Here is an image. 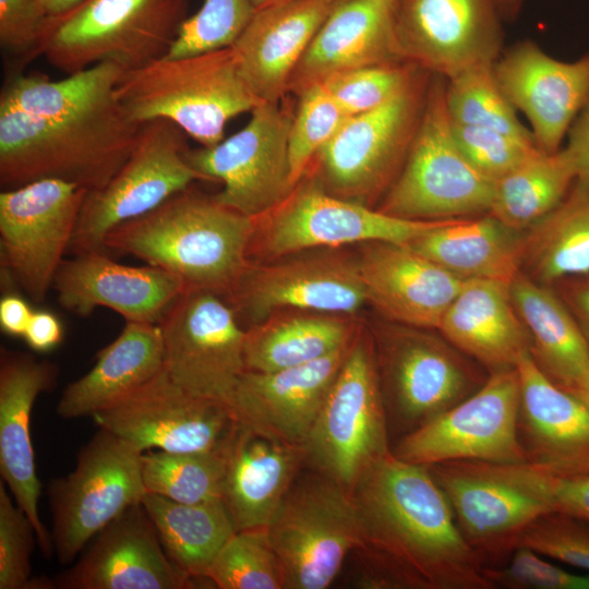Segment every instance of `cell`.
<instances>
[{
    "label": "cell",
    "mask_w": 589,
    "mask_h": 589,
    "mask_svg": "<svg viewBox=\"0 0 589 589\" xmlns=\"http://www.w3.org/2000/svg\"><path fill=\"white\" fill-rule=\"evenodd\" d=\"M517 436L526 461L558 474L589 471V408L550 381L529 352L517 362Z\"/></svg>",
    "instance_id": "83f0119b"
},
{
    "label": "cell",
    "mask_w": 589,
    "mask_h": 589,
    "mask_svg": "<svg viewBox=\"0 0 589 589\" xmlns=\"http://www.w3.org/2000/svg\"><path fill=\"white\" fill-rule=\"evenodd\" d=\"M225 459L221 501L241 531L269 526L306 462V452L238 424Z\"/></svg>",
    "instance_id": "4dcf8cb0"
},
{
    "label": "cell",
    "mask_w": 589,
    "mask_h": 589,
    "mask_svg": "<svg viewBox=\"0 0 589 589\" xmlns=\"http://www.w3.org/2000/svg\"><path fill=\"white\" fill-rule=\"evenodd\" d=\"M206 579L219 589H285V574L267 528L237 531L213 561Z\"/></svg>",
    "instance_id": "7bdbcfd3"
},
{
    "label": "cell",
    "mask_w": 589,
    "mask_h": 589,
    "mask_svg": "<svg viewBox=\"0 0 589 589\" xmlns=\"http://www.w3.org/2000/svg\"><path fill=\"white\" fill-rule=\"evenodd\" d=\"M446 79L431 73L422 116L404 166L378 211L407 220L438 221L489 214L494 181L458 147L445 100Z\"/></svg>",
    "instance_id": "8992f818"
},
{
    "label": "cell",
    "mask_w": 589,
    "mask_h": 589,
    "mask_svg": "<svg viewBox=\"0 0 589 589\" xmlns=\"http://www.w3.org/2000/svg\"><path fill=\"white\" fill-rule=\"evenodd\" d=\"M503 21L513 22L522 8L524 0H494Z\"/></svg>",
    "instance_id": "680465c9"
},
{
    "label": "cell",
    "mask_w": 589,
    "mask_h": 589,
    "mask_svg": "<svg viewBox=\"0 0 589 589\" xmlns=\"http://www.w3.org/2000/svg\"><path fill=\"white\" fill-rule=\"evenodd\" d=\"M350 344L306 364L272 372L247 370L227 404L237 423L304 446Z\"/></svg>",
    "instance_id": "484cf974"
},
{
    "label": "cell",
    "mask_w": 589,
    "mask_h": 589,
    "mask_svg": "<svg viewBox=\"0 0 589 589\" xmlns=\"http://www.w3.org/2000/svg\"><path fill=\"white\" fill-rule=\"evenodd\" d=\"M576 179L564 147L554 153L538 149L495 181L489 214L525 231L560 204Z\"/></svg>",
    "instance_id": "ab89813d"
},
{
    "label": "cell",
    "mask_w": 589,
    "mask_h": 589,
    "mask_svg": "<svg viewBox=\"0 0 589 589\" xmlns=\"http://www.w3.org/2000/svg\"><path fill=\"white\" fill-rule=\"evenodd\" d=\"M428 467L483 567L503 565L519 546L526 528L550 512L541 501L483 471L476 460Z\"/></svg>",
    "instance_id": "44dd1931"
},
{
    "label": "cell",
    "mask_w": 589,
    "mask_h": 589,
    "mask_svg": "<svg viewBox=\"0 0 589 589\" xmlns=\"http://www.w3.org/2000/svg\"><path fill=\"white\" fill-rule=\"evenodd\" d=\"M255 218L191 187L115 227L106 252L129 254L179 277L187 287L226 297L250 265Z\"/></svg>",
    "instance_id": "7a4b0ae2"
},
{
    "label": "cell",
    "mask_w": 589,
    "mask_h": 589,
    "mask_svg": "<svg viewBox=\"0 0 589 589\" xmlns=\"http://www.w3.org/2000/svg\"><path fill=\"white\" fill-rule=\"evenodd\" d=\"M329 250L250 263L225 298L252 325L284 310L354 314L366 303L357 259Z\"/></svg>",
    "instance_id": "d6986e66"
},
{
    "label": "cell",
    "mask_w": 589,
    "mask_h": 589,
    "mask_svg": "<svg viewBox=\"0 0 589 589\" xmlns=\"http://www.w3.org/2000/svg\"><path fill=\"white\" fill-rule=\"evenodd\" d=\"M306 462L352 493L392 452L376 351L359 332L304 443Z\"/></svg>",
    "instance_id": "52a82bcc"
},
{
    "label": "cell",
    "mask_w": 589,
    "mask_h": 589,
    "mask_svg": "<svg viewBox=\"0 0 589 589\" xmlns=\"http://www.w3.org/2000/svg\"><path fill=\"white\" fill-rule=\"evenodd\" d=\"M14 500V498H13ZM0 483V589H53V579L32 576L36 530Z\"/></svg>",
    "instance_id": "c3c4849f"
},
{
    "label": "cell",
    "mask_w": 589,
    "mask_h": 589,
    "mask_svg": "<svg viewBox=\"0 0 589 589\" xmlns=\"http://www.w3.org/2000/svg\"><path fill=\"white\" fill-rule=\"evenodd\" d=\"M524 232L484 214L448 220L407 244L462 280L510 283L520 273Z\"/></svg>",
    "instance_id": "836d02e7"
},
{
    "label": "cell",
    "mask_w": 589,
    "mask_h": 589,
    "mask_svg": "<svg viewBox=\"0 0 589 589\" xmlns=\"http://www.w3.org/2000/svg\"><path fill=\"white\" fill-rule=\"evenodd\" d=\"M293 110L262 103L243 129L211 147L188 149L190 166L203 180L221 182L215 199L252 218L264 216L293 192L289 131Z\"/></svg>",
    "instance_id": "9a60e30c"
},
{
    "label": "cell",
    "mask_w": 589,
    "mask_h": 589,
    "mask_svg": "<svg viewBox=\"0 0 589 589\" xmlns=\"http://www.w3.org/2000/svg\"><path fill=\"white\" fill-rule=\"evenodd\" d=\"M163 369L159 325L127 322L121 333L98 352L93 368L63 389L56 412L65 420L93 417Z\"/></svg>",
    "instance_id": "d6a6232c"
},
{
    "label": "cell",
    "mask_w": 589,
    "mask_h": 589,
    "mask_svg": "<svg viewBox=\"0 0 589 589\" xmlns=\"http://www.w3.org/2000/svg\"><path fill=\"white\" fill-rule=\"evenodd\" d=\"M520 273L544 285L589 273V182L576 179L560 204L525 230Z\"/></svg>",
    "instance_id": "8d00e7d4"
},
{
    "label": "cell",
    "mask_w": 589,
    "mask_h": 589,
    "mask_svg": "<svg viewBox=\"0 0 589 589\" xmlns=\"http://www.w3.org/2000/svg\"><path fill=\"white\" fill-rule=\"evenodd\" d=\"M124 70L100 62L53 81L40 73L8 76L0 105L34 116H72L96 110L117 99L116 87Z\"/></svg>",
    "instance_id": "f35d334b"
},
{
    "label": "cell",
    "mask_w": 589,
    "mask_h": 589,
    "mask_svg": "<svg viewBox=\"0 0 589 589\" xmlns=\"http://www.w3.org/2000/svg\"><path fill=\"white\" fill-rule=\"evenodd\" d=\"M52 288L62 308L86 316L96 308H108L125 322L158 324L187 288L176 275L156 267L130 266L92 251L63 260Z\"/></svg>",
    "instance_id": "cb8c5ba5"
},
{
    "label": "cell",
    "mask_w": 589,
    "mask_h": 589,
    "mask_svg": "<svg viewBox=\"0 0 589 589\" xmlns=\"http://www.w3.org/2000/svg\"><path fill=\"white\" fill-rule=\"evenodd\" d=\"M58 366L47 360L1 348L0 354V473L15 503L33 524L39 549L51 558L50 532L40 520L41 486L36 473L31 417L37 397L50 390Z\"/></svg>",
    "instance_id": "d4e9b609"
},
{
    "label": "cell",
    "mask_w": 589,
    "mask_h": 589,
    "mask_svg": "<svg viewBox=\"0 0 589 589\" xmlns=\"http://www.w3.org/2000/svg\"><path fill=\"white\" fill-rule=\"evenodd\" d=\"M519 401L516 368L490 373L469 397L399 437L392 452L424 466L454 460L527 462L517 436Z\"/></svg>",
    "instance_id": "e0dca14e"
},
{
    "label": "cell",
    "mask_w": 589,
    "mask_h": 589,
    "mask_svg": "<svg viewBox=\"0 0 589 589\" xmlns=\"http://www.w3.org/2000/svg\"><path fill=\"white\" fill-rule=\"evenodd\" d=\"M185 136L166 119L143 123L122 167L105 187L87 192L68 252H106V236L115 227L203 180L187 159Z\"/></svg>",
    "instance_id": "4fadbf2b"
},
{
    "label": "cell",
    "mask_w": 589,
    "mask_h": 589,
    "mask_svg": "<svg viewBox=\"0 0 589 589\" xmlns=\"http://www.w3.org/2000/svg\"><path fill=\"white\" fill-rule=\"evenodd\" d=\"M47 16L43 0H0V44L5 55L19 64L41 55Z\"/></svg>",
    "instance_id": "f5cc1de1"
},
{
    "label": "cell",
    "mask_w": 589,
    "mask_h": 589,
    "mask_svg": "<svg viewBox=\"0 0 589 589\" xmlns=\"http://www.w3.org/2000/svg\"><path fill=\"white\" fill-rule=\"evenodd\" d=\"M255 9L251 0H203L188 16L166 58H179L230 47Z\"/></svg>",
    "instance_id": "bcb514c9"
},
{
    "label": "cell",
    "mask_w": 589,
    "mask_h": 589,
    "mask_svg": "<svg viewBox=\"0 0 589 589\" xmlns=\"http://www.w3.org/2000/svg\"><path fill=\"white\" fill-rule=\"evenodd\" d=\"M452 128L456 143L467 160L494 182L540 149L534 142L490 129L453 121Z\"/></svg>",
    "instance_id": "681fc988"
},
{
    "label": "cell",
    "mask_w": 589,
    "mask_h": 589,
    "mask_svg": "<svg viewBox=\"0 0 589 589\" xmlns=\"http://www.w3.org/2000/svg\"><path fill=\"white\" fill-rule=\"evenodd\" d=\"M570 393L577 396L589 408V371Z\"/></svg>",
    "instance_id": "94428289"
},
{
    "label": "cell",
    "mask_w": 589,
    "mask_h": 589,
    "mask_svg": "<svg viewBox=\"0 0 589 589\" xmlns=\"http://www.w3.org/2000/svg\"><path fill=\"white\" fill-rule=\"evenodd\" d=\"M83 0H43V5L47 15L62 13Z\"/></svg>",
    "instance_id": "91938a15"
},
{
    "label": "cell",
    "mask_w": 589,
    "mask_h": 589,
    "mask_svg": "<svg viewBox=\"0 0 589 589\" xmlns=\"http://www.w3.org/2000/svg\"><path fill=\"white\" fill-rule=\"evenodd\" d=\"M298 97L288 140L291 179L296 185L317 153L349 118L323 84L310 86Z\"/></svg>",
    "instance_id": "ee69618b"
},
{
    "label": "cell",
    "mask_w": 589,
    "mask_h": 589,
    "mask_svg": "<svg viewBox=\"0 0 589 589\" xmlns=\"http://www.w3.org/2000/svg\"><path fill=\"white\" fill-rule=\"evenodd\" d=\"M352 495L363 532L354 551L357 587L493 589L428 466L390 452L365 472Z\"/></svg>",
    "instance_id": "6da1fadb"
},
{
    "label": "cell",
    "mask_w": 589,
    "mask_h": 589,
    "mask_svg": "<svg viewBox=\"0 0 589 589\" xmlns=\"http://www.w3.org/2000/svg\"><path fill=\"white\" fill-rule=\"evenodd\" d=\"M347 315L299 311L273 314L245 330L247 370L272 372L306 364L346 347L356 336Z\"/></svg>",
    "instance_id": "d590c367"
},
{
    "label": "cell",
    "mask_w": 589,
    "mask_h": 589,
    "mask_svg": "<svg viewBox=\"0 0 589 589\" xmlns=\"http://www.w3.org/2000/svg\"><path fill=\"white\" fill-rule=\"evenodd\" d=\"M395 0H338L297 65L289 93L351 70L405 62L394 28Z\"/></svg>",
    "instance_id": "f1b7e54d"
},
{
    "label": "cell",
    "mask_w": 589,
    "mask_h": 589,
    "mask_svg": "<svg viewBox=\"0 0 589 589\" xmlns=\"http://www.w3.org/2000/svg\"><path fill=\"white\" fill-rule=\"evenodd\" d=\"M338 0H293L255 10L231 45L240 71L263 103H280L314 35Z\"/></svg>",
    "instance_id": "f546056e"
},
{
    "label": "cell",
    "mask_w": 589,
    "mask_h": 589,
    "mask_svg": "<svg viewBox=\"0 0 589 589\" xmlns=\"http://www.w3.org/2000/svg\"><path fill=\"white\" fill-rule=\"evenodd\" d=\"M188 7V0H83L47 16L41 55L67 75L100 62L134 70L168 53Z\"/></svg>",
    "instance_id": "5b68a950"
},
{
    "label": "cell",
    "mask_w": 589,
    "mask_h": 589,
    "mask_svg": "<svg viewBox=\"0 0 589 589\" xmlns=\"http://www.w3.org/2000/svg\"><path fill=\"white\" fill-rule=\"evenodd\" d=\"M436 330L489 373L515 369L531 346L503 280H465Z\"/></svg>",
    "instance_id": "1f68e13d"
},
{
    "label": "cell",
    "mask_w": 589,
    "mask_h": 589,
    "mask_svg": "<svg viewBox=\"0 0 589 589\" xmlns=\"http://www.w3.org/2000/svg\"><path fill=\"white\" fill-rule=\"evenodd\" d=\"M92 418L142 453L220 452L238 426L227 404L189 393L165 368Z\"/></svg>",
    "instance_id": "ac0fdd59"
},
{
    "label": "cell",
    "mask_w": 589,
    "mask_h": 589,
    "mask_svg": "<svg viewBox=\"0 0 589 589\" xmlns=\"http://www.w3.org/2000/svg\"><path fill=\"white\" fill-rule=\"evenodd\" d=\"M494 0H395L394 28L405 62L449 79L503 52Z\"/></svg>",
    "instance_id": "ffe728a7"
},
{
    "label": "cell",
    "mask_w": 589,
    "mask_h": 589,
    "mask_svg": "<svg viewBox=\"0 0 589 589\" xmlns=\"http://www.w3.org/2000/svg\"><path fill=\"white\" fill-rule=\"evenodd\" d=\"M553 287L589 347V273L561 278Z\"/></svg>",
    "instance_id": "db71d44e"
},
{
    "label": "cell",
    "mask_w": 589,
    "mask_h": 589,
    "mask_svg": "<svg viewBox=\"0 0 589 589\" xmlns=\"http://www.w3.org/2000/svg\"><path fill=\"white\" fill-rule=\"evenodd\" d=\"M446 221H417L387 215L376 207L328 193L306 172L288 199L255 218L249 259L255 254L274 260L302 251L374 241L409 243Z\"/></svg>",
    "instance_id": "7c38bea8"
},
{
    "label": "cell",
    "mask_w": 589,
    "mask_h": 589,
    "mask_svg": "<svg viewBox=\"0 0 589 589\" xmlns=\"http://www.w3.org/2000/svg\"><path fill=\"white\" fill-rule=\"evenodd\" d=\"M430 76L420 69L399 94L342 123L310 165L312 176L325 191L371 207L381 202L407 158Z\"/></svg>",
    "instance_id": "ba28073f"
},
{
    "label": "cell",
    "mask_w": 589,
    "mask_h": 589,
    "mask_svg": "<svg viewBox=\"0 0 589 589\" xmlns=\"http://www.w3.org/2000/svg\"><path fill=\"white\" fill-rule=\"evenodd\" d=\"M72 567L53 578L60 589H188L194 579L163 549L142 503L104 528Z\"/></svg>",
    "instance_id": "603a6c76"
},
{
    "label": "cell",
    "mask_w": 589,
    "mask_h": 589,
    "mask_svg": "<svg viewBox=\"0 0 589 589\" xmlns=\"http://www.w3.org/2000/svg\"><path fill=\"white\" fill-rule=\"evenodd\" d=\"M142 452L99 429L77 455L74 469L48 486L51 540L57 560L71 564L110 522L147 493Z\"/></svg>",
    "instance_id": "8fae6325"
},
{
    "label": "cell",
    "mask_w": 589,
    "mask_h": 589,
    "mask_svg": "<svg viewBox=\"0 0 589 589\" xmlns=\"http://www.w3.org/2000/svg\"><path fill=\"white\" fill-rule=\"evenodd\" d=\"M34 310L17 293H4L0 300V327L13 337H23Z\"/></svg>",
    "instance_id": "6f0895ef"
},
{
    "label": "cell",
    "mask_w": 589,
    "mask_h": 589,
    "mask_svg": "<svg viewBox=\"0 0 589 589\" xmlns=\"http://www.w3.org/2000/svg\"><path fill=\"white\" fill-rule=\"evenodd\" d=\"M285 589H325L363 543L351 492L314 471L298 476L267 527Z\"/></svg>",
    "instance_id": "9c48e42d"
},
{
    "label": "cell",
    "mask_w": 589,
    "mask_h": 589,
    "mask_svg": "<svg viewBox=\"0 0 589 589\" xmlns=\"http://www.w3.org/2000/svg\"><path fill=\"white\" fill-rule=\"evenodd\" d=\"M357 262L366 302L409 327L437 329L465 281L407 243H363Z\"/></svg>",
    "instance_id": "4316f807"
},
{
    "label": "cell",
    "mask_w": 589,
    "mask_h": 589,
    "mask_svg": "<svg viewBox=\"0 0 589 589\" xmlns=\"http://www.w3.org/2000/svg\"><path fill=\"white\" fill-rule=\"evenodd\" d=\"M28 347L37 352H47L63 338V326L59 317L48 310L33 312L23 335Z\"/></svg>",
    "instance_id": "11a10c76"
},
{
    "label": "cell",
    "mask_w": 589,
    "mask_h": 589,
    "mask_svg": "<svg viewBox=\"0 0 589 589\" xmlns=\"http://www.w3.org/2000/svg\"><path fill=\"white\" fill-rule=\"evenodd\" d=\"M489 474L541 501L550 509L589 522V471L558 474L528 462H479Z\"/></svg>",
    "instance_id": "f6af8a7d"
},
{
    "label": "cell",
    "mask_w": 589,
    "mask_h": 589,
    "mask_svg": "<svg viewBox=\"0 0 589 589\" xmlns=\"http://www.w3.org/2000/svg\"><path fill=\"white\" fill-rule=\"evenodd\" d=\"M483 575L493 589H589V574L569 573L522 545L503 565L484 567Z\"/></svg>",
    "instance_id": "816d5d0a"
},
{
    "label": "cell",
    "mask_w": 589,
    "mask_h": 589,
    "mask_svg": "<svg viewBox=\"0 0 589 589\" xmlns=\"http://www.w3.org/2000/svg\"><path fill=\"white\" fill-rule=\"evenodd\" d=\"M376 347L388 428L400 437L469 397L490 375L424 328L399 325L380 335Z\"/></svg>",
    "instance_id": "30bf717a"
},
{
    "label": "cell",
    "mask_w": 589,
    "mask_h": 589,
    "mask_svg": "<svg viewBox=\"0 0 589 589\" xmlns=\"http://www.w3.org/2000/svg\"><path fill=\"white\" fill-rule=\"evenodd\" d=\"M164 368L189 393L228 404L247 371L245 330L220 293L187 287L158 323Z\"/></svg>",
    "instance_id": "2e32d148"
},
{
    "label": "cell",
    "mask_w": 589,
    "mask_h": 589,
    "mask_svg": "<svg viewBox=\"0 0 589 589\" xmlns=\"http://www.w3.org/2000/svg\"><path fill=\"white\" fill-rule=\"evenodd\" d=\"M115 94L135 122L169 120L203 147L221 142L229 120L263 103L231 46L124 71Z\"/></svg>",
    "instance_id": "277c9868"
},
{
    "label": "cell",
    "mask_w": 589,
    "mask_h": 589,
    "mask_svg": "<svg viewBox=\"0 0 589 589\" xmlns=\"http://www.w3.org/2000/svg\"><path fill=\"white\" fill-rule=\"evenodd\" d=\"M289 1H293V0H251L255 10L274 5V4L289 2Z\"/></svg>",
    "instance_id": "6125c7cd"
},
{
    "label": "cell",
    "mask_w": 589,
    "mask_h": 589,
    "mask_svg": "<svg viewBox=\"0 0 589 589\" xmlns=\"http://www.w3.org/2000/svg\"><path fill=\"white\" fill-rule=\"evenodd\" d=\"M516 310L531 339L529 353L540 371L570 392L589 371V347L550 285L519 273L510 281Z\"/></svg>",
    "instance_id": "e575fe53"
},
{
    "label": "cell",
    "mask_w": 589,
    "mask_h": 589,
    "mask_svg": "<svg viewBox=\"0 0 589 589\" xmlns=\"http://www.w3.org/2000/svg\"><path fill=\"white\" fill-rule=\"evenodd\" d=\"M589 574V522L549 512L534 519L522 532L519 546Z\"/></svg>",
    "instance_id": "f907efd6"
},
{
    "label": "cell",
    "mask_w": 589,
    "mask_h": 589,
    "mask_svg": "<svg viewBox=\"0 0 589 589\" xmlns=\"http://www.w3.org/2000/svg\"><path fill=\"white\" fill-rule=\"evenodd\" d=\"M142 124L118 99L72 116H34L0 105V183L59 179L99 190L132 153Z\"/></svg>",
    "instance_id": "3957f363"
},
{
    "label": "cell",
    "mask_w": 589,
    "mask_h": 589,
    "mask_svg": "<svg viewBox=\"0 0 589 589\" xmlns=\"http://www.w3.org/2000/svg\"><path fill=\"white\" fill-rule=\"evenodd\" d=\"M568 153L577 179L589 182V103L575 119L568 131Z\"/></svg>",
    "instance_id": "9f6ffc18"
},
{
    "label": "cell",
    "mask_w": 589,
    "mask_h": 589,
    "mask_svg": "<svg viewBox=\"0 0 589 589\" xmlns=\"http://www.w3.org/2000/svg\"><path fill=\"white\" fill-rule=\"evenodd\" d=\"M87 190L40 179L0 193L2 277L44 301L76 228Z\"/></svg>",
    "instance_id": "5bb4252c"
},
{
    "label": "cell",
    "mask_w": 589,
    "mask_h": 589,
    "mask_svg": "<svg viewBox=\"0 0 589 589\" xmlns=\"http://www.w3.org/2000/svg\"><path fill=\"white\" fill-rule=\"evenodd\" d=\"M446 108L453 122L498 131L534 142L531 130L518 119L517 110L502 91L494 63L467 69L446 79Z\"/></svg>",
    "instance_id": "b9f144b4"
},
{
    "label": "cell",
    "mask_w": 589,
    "mask_h": 589,
    "mask_svg": "<svg viewBox=\"0 0 589 589\" xmlns=\"http://www.w3.org/2000/svg\"><path fill=\"white\" fill-rule=\"evenodd\" d=\"M420 69L409 62L371 65L336 74L321 84L351 117L388 101L410 84Z\"/></svg>",
    "instance_id": "7dc6e473"
},
{
    "label": "cell",
    "mask_w": 589,
    "mask_h": 589,
    "mask_svg": "<svg viewBox=\"0 0 589 589\" xmlns=\"http://www.w3.org/2000/svg\"><path fill=\"white\" fill-rule=\"evenodd\" d=\"M225 450L142 453V478L146 492L184 504L221 501Z\"/></svg>",
    "instance_id": "60d3db41"
},
{
    "label": "cell",
    "mask_w": 589,
    "mask_h": 589,
    "mask_svg": "<svg viewBox=\"0 0 589 589\" xmlns=\"http://www.w3.org/2000/svg\"><path fill=\"white\" fill-rule=\"evenodd\" d=\"M494 74L506 97L529 121L538 147L557 152L589 103V52L565 62L524 40L501 53Z\"/></svg>",
    "instance_id": "7402d4cb"
},
{
    "label": "cell",
    "mask_w": 589,
    "mask_h": 589,
    "mask_svg": "<svg viewBox=\"0 0 589 589\" xmlns=\"http://www.w3.org/2000/svg\"><path fill=\"white\" fill-rule=\"evenodd\" d=\"M142 505L169 560L192 579L206 578L218 552L237 532L223 501L184 504L146 493Z\"/></svg>",
    "instance_id": "74e56055"
}]
</instances>
